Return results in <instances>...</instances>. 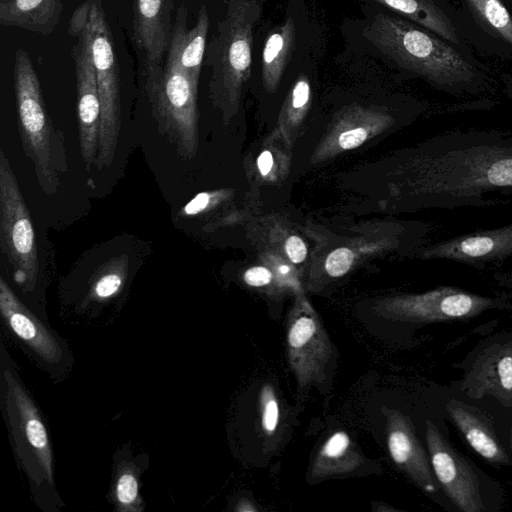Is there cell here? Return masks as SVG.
<instances>
[{"instance_id": "obj_1", "label": "cell", "mask_w": 512, "mask_h": 512, "mask_svg": "<svg viewBox=\"0 0 512 512\" xmlns=\"http://www.w3.org/2000/svg\"><path fill=\"white\" fill-rule=\"evenodd\" d=\"M415 192L443 209L512 203V132L454 130L414 160Z\"/></svg>"}, {"instance_id": "obj_2", "label": "cell", "mask_w": 512, "mask_h": 512, "mask_svg": "<svg viewBox=\"0 0 512 512\" xmlns=\"http://www.w3.org/2000/svg\"><path fill=\"white\" fill-rule=\"evenodd\" d=\"M0 390L4 418L17 463L23 469L37 503L45 510H55L62 502L54 481L48 431L3 344Z\"/></svg>"}, {"instance_id": "obj_3", "label": "cell", "mask_w": 512, "mask_h": 512, "mask_svg": "<svg viewBox=\"0 0 512 512\" xmlns=\"http://www.w3.org/2000/svg\"><path fill=\"white\" fill-rule=\"evenodd\" d=\"M364 36L398 66L440 87L475 78L472 66L457 50L397 16L376 14Z\"/></svg>"}, {"instance_id": "obj_4", "label": "cell", "mask_w": 512, "mask_h": 512, "mask_svg": "<svg viewBox=\"0 0 512 512\" xmlns=\"http://www.w3.org/2000/svg\"><path fill=\"white\" fill-rule=\"evenodd\" d=\"M13 81L23 151L40 189L52 196L59 190L60 175L68 170L64 134L48 114L33 62L22 48L15 52Z\"/></svg>"}, {"instance_id": "obj_5", "label": "cell", "mask_w": 512, "mask_h": 512, "mask_svg": "<svg viewBox=\"0 0 512 512\" xmlns=\"http://www.w3.org/2000/svg\"><path fill=\"white\" fill-rule=\"evenodd\" d=\"M225 17L206 46L204 64L212 69L209 96L224 117L237 109L251 75L254 26L261 6L256 0H227Z\"/></svg>"}, {"instance_id": "obj_6", "label": "cell", "mask_w": 512, "mask_h": 512, "mask_svg": "<svg viewBox=\"0 0 512 512\" xmlns=\"http://www.w3.org/2000/svg\"><path fill=\"white\" fill-rule=\"evenodd\" d=\"M67 32L80 36L92 55L101 104L99 149L95 161L101 170L115 156L121 128L120 76L113 35L102 0H84L72 13Z\"/></svg>"}, {"instance_id": "obj_7", "label": "cell", "mask_w": 512, "mask_h": 512, "mask_svg": "<svg viewBox=\"0 0 512 512\" xmlns=\"http://www.w3.org/2000/svg\"><path fill=\"white\" fill-rule=\"evenodd\" d=\"M197 91L198 84L180 68L176 52L169 48L160 86L150 105L159 133L185 160L196 155L199 144Z\"/></svg>"}, {"instance_id": "obj_8", "label": "cell", "mask_w": 512, "mask_h": 512, "mask_svg": "<svg viewBox=\"0 0 512 512\" xmlns=\"http://www.w3.org/2000/svg\"><path fill=\"white\" fill-rule=\"evenodd\" d=\"M0 246L25 292L35 288L38 256L32 218L10 162L0 151Z\"/></svg>"}, {"instance_id": "obj_9", "label": "cell", "mask_w": 512, "mask_h": 512, "mask_svg": "<svg viewBox=\"0 0 512 512\" xmlns=\"http://www.w3.org/2000/svg\"><path fill=\"white\" fill-rule=\"evenodd\" d=\"M176 0H133V40L140 54L143 89L151 103L157 94L169 51Z\"/></svg>"}, {"instance_id": "obj_10", "label": "cell", "mask_w": 512, "mask_h": 512, "mask_svg": "<svg viewBox=\"0 0 512 512\" xmlns=\"http://www.w3.org/2000/svg\"><path fill=\"white\" fill-rule=\"evenodd\" d=\"M498 301L444 286L432 291L387 301L384 313L393 319L412 322H436L467 318L495 307Z\"/></svg>"}, {"instance_id": "obj_11", "label": "cell", "mask_w": 512, "mask_h": 512, "mask_svg": "<svg viewBox=\"0 0 512 512\" xmlns=\"http://www.w3.org/2000/svg\"><path fill=\"white\" fill-rule=\"evenodd\" d=\"M0 312L9 331L47 368L57 370L66 363L67 351L48 328L0 278Z\"/></svg>"}, {"instance_id": "obj_12", "label": "cell", "mask_w": 512, "mask_h": 512, "mask_svg": "<svg viewBox=\"0 0 512 512\" xmlns=\"http://www.w3.org/2000/svg\"><path fill=\"white\" fill-rule=\"evenodd\" d=\"M426 441L432 468L446 495L460 511H481L483 500L476 474L429 420Z\"/></svg>"}, {"instance_id": "obj_13", "label": "cell", "mask_w": 512, "mask_h": 512, "mask_svg": "<svg viewBox=\"0 0 512 512\" xmlns=\"http://www.w3.org/2000/svg\"><path fill=\"white\" fill-rule=\"evenodd\" d=\"M288 358L298 384L315 382L332 355L329 337L310 307L293 313L287 333Z\"/></svg>"}, {"instance_id": "obj_14", "label": "cell", "mask_w": 512, "mask_h": 512, "mask_svg": "<svg viewBox=\"0 0 512 512\" xmlns=\"http://www.w3.org/2000/svg\"><path fill=\"white\" fill-rule=\"evenodd\" d=\"M76 39L71 56L76 75L80 152L86 170H90L99 149L101 104L91 52L82 37Z\"/></svg>"}, {"instance_id": "obj_15", "label": "cell", "mask_w": 512, "mask_h": 512, "mask_svg": "<svg viewBox=\"0 0 512 512\" xmlns=\"http://www.w3.org/2000/svg\"><path fill=\"white\" fill-rule=\"evenodd\" d=\"M421 256L478 268L502 264L512 258V223L441 241L426 248Z\"/></svg>"}, {"instance_id": "obj_16", "label": "cell", "mask_w": 512, "mask_h": 512, "mask_svg": "<svg viewBox=\"0 0 512 512\" xmlns=\"http://www.w3.org/2000/svg\"><path fill=\"white\" fill-rule=\"evenodd\" d=\"M387 421V444L393 461L423 490L434 492L436 485L427 455L411 422L395 410L389 411Z\"/></svg>"}, {"instance_id": "obj_17", "label": "cell", "mask_w": 512, "mask_h": 512, "mask_svg": "<svg viewBox=\"0 0 512 512\" xmlns=\"http://www.w3.org/2000/svg\"><path fill=\"white\" fill-rule=\"evenodd\" d=\"M188 10L181 4L176 12L170 47L176 54L180 68L199 84L201 67L206 51L209 29V14L206 5H201L194 27L188 30Z\"/></svg>"}, {"instance_id": "obj_18", "label": "cell", "mask_w": 512, "mask_h": 512, "mask_svg": "<svg viewBox=\"0 0 512 512\" xmlns=\"http://www.w3.org/2000/svg\"><path fill=\"white\" fill-rule=\"evenodd\" d=\"M62 11V0H0V24L48 36L58 26Z\"/></svg>"}, {"instance_id": "obj_19", "label": "cell", "mask_w": 512, "mask_h": 512, "mask_svg": "<svg viewBox=\"0 0 512 512\" xmlns=\"http://www.w3.org/2000/svg\"><path fill=\"white\" fill-rule=\"evenodd\" d=\"M446 407L456 426L478 454L492 462L503 463L507 460L488 425L468 406L451 401Z\"/></svg>"}, {"instance_id": "obj_20", "label": "cell", "mask_w": 512, "mask_h": 512, "mask_svg": "<svg viewBox=\"0 0 512 512\" xmlns=\"http://www.w3.org/2000/svg\"><path fill=\"white\" fill-rule=\"evenodd\" d=\"M296 40V27L289 17L267 37L262 52V80L268 90L277 88L292 56Z\"/></svg>"}, {"instance_id": "obj_21", "label": "cell", "mask_w": 512, "mask_h": 512, "mask_svg": "<svg viewBox=\"0 0 512 512\" xmlns=\"http://www.w3.org/2000/svg\"><path fill=\"white\" fill-rule=\"evenodd\" d=\"M405 16L452 43H459L449 17L432 0H370Z\"/></svg>"}, {"instance_id": "obj_22", "label": "cell", "mask_w": 512, "mask_h": 512, "mask_svg": "<svg viewBox=\"0 0 512 512\" xmlns=\"http://www.w3.org/2000/svg\"><path fill=\"white\" fill-rule=\"evenodd\" d=\"M359 462V456L353 450L349 436L342 431L334 433L323 445L313 467L316 476L353 470Z\"/></svg>"}, {"instance_id": "obj_23", "label": "cell", "mask_w": 512, "mask_h": 512, "mask_svg": "<svg viewBox=\"0 0 512 512\" xmlns=\"http://www.w3.org/2000/svg\"><path fill=\"white\" fill-rule=\"evenodd\" d=\"M112 498L119 511H141L143 509L139 493L138 469L128 460L121 461L117 465Z\"/></svg>"}, {"instance_id": "obj_24", "label": "cell", "mask_w": 512, "mask_h": 512, "mask_svg": "<svg viewBox=\"0 0 512 512\" xmlns=\"http://www.w3.org/2000/svg\"><path fill=\"white\" fill-rule=\"evenodd\" d=\"M126 260L114 259L104 265L92 279L88 291V300L105 303L119 294L124 286L127 268Z\"/></svg>"}, {"instance_id": "obj_25", "label": "cell", "mask_w": 512, "mask_h": 512, "mask_svg": "<svg viewBox=\"0 0 512 512\" xmlns=\"http://www.w3.org/2000/svg\"><path fill=\"white\" fill-rule=\"evenodd\" d=\"M489 30L512 46V16L501 0H466Z\"/></svg>"}, {"instance_id": "obj_26", "label": "cell", "mask_w": 512, "mask_h": 512, "mask_svg": "<svg viewBox=\"0 0 512 512\" xmlns=\"http://www.w3.org/2000/svg\"><path fill=\"white\" fill-rule=\"evenodd\" d=\"M261 424L266 433L275 431L279 419V406L273 388L264 385L260 392Z\"/></svg>"}, {"instance_id": "obj_27", "label": "cell", "mask_w": 512, "mask_h": 512, "mask_svg": "<svg viewBox=\"0 0 512 512\" xmlns=\"http://www.w3.org/2000/svg\"><path fill=\"white\" fill-rule=\"evenodd\" d=\"M354 260L353 252L345 247L333 250L325 262L326 272L332 277H340L346 274Z\"/></svg>"}, {"instance_id": "obj_28", "label": "cell", "mask_w": 512, "mask_h": 512, "mask_svg": "<svg viewBox=\"0 0 512 512\" xmlns=\"http://www.w3.org/2000/svg\"><path fill=\"white\" fill-rule=\"evenodd\" d=\"M310 84L304 76H300L295 82L290 97V113H300L307 107L310 100Z\"/></svg>"}, {"instance_id": "obj_29", "label": "cell", "mask_w": 512, "mask_h": 512, "mask_svg": "<svg viewBox=\"0 0 512 512\" xmlns=\"http://www.w3.org/2000/svg\"><path fill=\"white\" fill-rule=\"evenodd\" d=\"M285 251L292 263L299 264L307 256V247L304 241L298 236H290L285 242Z\"/></svg>"}, {"instance_id": "obj_30", "label": "cell", "mask_w": 512, "mask_h": 512, "mask_svg": "<svg viewBox=\"0 0 512 512\" xmlns=\"http://www.w3.org/2000/svg\"><path fill=\"white\" fill-rule=\"evenodd\" d=\"M272 273L263 266L251 267L244 273V281L252 287H262L268 285L272 280Z\"/></svg>"}, {"instance_id": "obj_31", "label": "cell", "mask_w": 512, "mask_h": 512, "mask_svg": "<svg viewBox=\"0 0 512 512\" xmlns=\"http://www.w3.org/2000/svg\"><path fill=\"white\" fill-rule=\"evenodd\" d=\"M367 137V132L363 128H355L340 134L338 143L342 149H352L360 146Z\"/></svg>"}, {"instance_id": "obj_32", "label": "cell", "mask_w": 512, "mask_h": 512, "mask_svg": "<svg viewBox=\"0 0 512 512\" xmlns=\"http://www.w3.org/2000/svg\"><path fill=\"white\" fill-rule=\"evenodd\" d=\"M497 373L501 386L512 390V356L502 357L497 365Z\"/></svg>"}, {"instance_id": "obj_33", "label": "cell", "mask_w": 512, "mask_h": 512, "mask_svg": "<svg viewBox=\"0 0 512 512\" xmlns=\"http://www.w3.org/2000/svg\"><path fill=\"white\" fill-rule=\"evenodd\" d=\"M210 200V194L201 193L185 206V208L183 209V213L185 215H195L203 211L209 205Z\"/></svg>"}, {"instance_id": "obj_34", "label": "cell", "mask_w": 512, "mask_h": 512, "mask_svg": "<svg viewBox=\"0 0 512 512\" xmlns=\"http://www.w3.org/2000/svg\"><path fill=\"white\" fill-rule=\"evenodd\" d=\"M257 165L262 175H267L273 167V156L270 151H263L257 160Z\"/></svg>"}, {"instance_id": "obj_35", "label": "cell", "mask_w": 512, "mask_h": 512, "mask_svg": "<svg viewBox=\"0 0 512 512\" xmlns=\"http://www.w3.org/2000/svg\"><path fill=\"white\" fill-rule=\"evenodd\" d=\"M498 278L500 280H502L503 282H507V283L512 284V271L508 272V273H505V274H502V275H499Z\"/></svg>"}]
</instances>
